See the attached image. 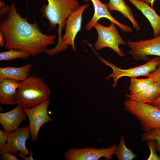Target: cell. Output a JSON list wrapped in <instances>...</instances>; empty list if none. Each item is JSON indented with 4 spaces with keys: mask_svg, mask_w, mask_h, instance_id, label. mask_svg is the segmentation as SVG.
Instances as JSON below:
<instances>
[{
    "mask_svg": "<svg viewBox=\"0 0 160 160\" xmlns=\"http://www.w3.org/2000/svg\"><path fill=\"white\" fill-rule=\"evenodd\" d=\"M148 139L155 140L156 151L160 155V128L152 129L144 133L142 136V141Z\"/></svg>",
    "mask_w": 160,
    "mask_h": 160,
    "instance_id": "22",
    "label": "cell"
},
{
    "mask_svg": "<svg viewBox=\"0 0 160 160\" xmlns=\"http://www.w3.org/2000/svg\"><path fill=\"white\" fill-rule=\"evenodd\" d=\"M116 155L119 160H132L137 156L133 152L132 149L126 147L123 135L121 136Z\"/></svg>",
    "mask_w": 160,
    "mask_h": 160,
    "instance_id": "20",
    "label": "cell"
},
{
    "mask_svg": "<svg viewBox=\"0 0 160 160\" xmlns=\"http://www.w3.org/2000/svg\"><path fill=\"white\" fill-rule=\"evenodd\" d=\"M49 99L44 101L38 105L28 109L23 108L29 120V127L31 140L36 141L41 127L47 122L53 121L47 113V109L50 102Z\"/></svg>",
    "mask_w": 160,
    "mask_h": 160,
    "instance_id": "9",
    "label": "cell"
},
{
    "mask_svg": "<svg viewBox=\"0 0 160 160\" xmlns=\"http://www.w3.org/2000/svg\"><path fill=\"white\" fill-rule=\"evenodd\" d=\"M51 93L50 89L41 78L31 75L19 81L17 104L23 108H33L49 99Z\"/></svg>",
    "mask_w": 160,
    "mask_h": 160,
    "instance_id": "2",
    "label": "cell"
},
{
    "mask_svg": "<svg viewBox=\"0 0 160 160\" xmlns=\"http://www.w3.org/2000/svg\"><path fill=\"white\" fill-rule=\"evenodd\" d=\"M109 11H118L132 23L133 27L139 31L140 27L136 20L131 8L128 6L124 0H109L108 4Z\"/></svg>",
    "mask_w": 160,
    "mask_h": 160,
    "instance_id": "18",
    "label": "cell"
},
{
    "mask_svg": "<svg viewBox=\"0 0 160 160\" xmlns=\"http://www.w3.org/2000/svg\"><path fill=\"white\" fill-rule=\"evenodd\" d=\"M147 77L153 78L155 82L160 86V64L155 70L150 73Z\"/></svg>",
    "mask_w": 160,
    "mask_h": 160,
    "instance_id": "24",
    "label": "cell"
},
{
    "mask_svg": "<svg viewBox=\"0 0 160 160\" xmlns=\"http://www.w3.org/2000/svg\"><path fill=\"white\" fill-rule=\"evenodd\" d=\"M47 4L43 5L40 9L43 17L49 22L51 29L55 28L57 25L58 41L59 43L62 37V31L69 15L80 6L76 0H47Z\"/></svg>",
    "mask_w": 160,
    "mask_h": 160,
    "instance_id": "3",
    "label": "cell"
},
{
    "mask_svg": "<svg viewBox=\"0 0 160 160\" xmlns=\"http://www.w3.org/2000/svg\"><path fill=\"white\" fill-rule=\"evenodd\" d=\"M98 34V39L94 44L95 49L100 50L105 47L109 48L119 56L123 57L124 53L119 48L120 45L126 43L119 34L115 24L111 22L108 26H105L97 22L93 26Z\"/></svg>",
    "mask_w": 160,
    "mask_h": 160,
    "instance_id": "7",
    "label": "cell"
},
{
    "mask_svg": "<svg viewBox=\"0 0 160 160\" xmlns=\"http://www.w3.org/2000/svg\"><path fill=\"white\" fill-rule=\"evenodd\" d=\"M116 145L107 148L97 149L94 148H70L65 153L64 156L66 160H98L102 157L111 159L116 154Z\"/></svg>",
    "mask_w": 160,
    "mask_h": 160,
    "instance_id": "10",
    "label": "cell"
},
{
    "mask_svg": "<svg viewBox=\"0 0 160 160\" xmlns=\"http://www.w3.org/2000/svg\"><path fill=\"white\" fill-rule=\"evenodd\" d=\"M125 109L139 121L143 131L160 128V109L148 103H139L125 99Z\"/></svg>",
    "mask_w": 160,
    "mask_h": 160,
    "instance_id": "4",
    "label": "cell"
},
{
    "mask_svg": "<svg viewBox=\"0 0 160 160\" xmlns=\"http://www.w3.org/2000/svg\"><path fill=\"white\" fill-rule=\"evenodd\" d=\"M9 134L4 130L0 129V149H1L7 142Z\"/></svg>",
    "mask_w": 160,
    "mask_h": 160,
    "instance_id": "25",
    "label": "cell"
},
{
    "mask_svg": "<svg viewBox=\"0 0 160 160\" xmlns=\"http://www.w3.org/2000/svg\"><path fill=\"white\" fill-rule=\"evenodd\" d=\"M31 55L26 52L11 49L8 51L0 52V60L11 61L18 58L25 59L29 58Z\"/></svg>",
    "mask_w": 160,
    "mask_h": 160,
    "instance_id": "21",
    "label": "cell"
},
{
    "mask_svg": "<svg viewBox=\"0 0 160 160\" xmlns=\"http://www.w3.org/2000/svg\"><path fill=\"white\" fill-rule=\"evenodd\" d=\"M125 95L131 100L150 104L154 103L160 97V86L155 82L150 87L140 92Z\"/></svg>",
    "mask_w": 160,
    "mask_h": 160,
    "instance_id": "16",
    "label": "cell"
},
{
    "mask_svg": "<svg viewBox=\"0 0 160 160\" xmlns=\"http://www.w3.org/2000/svg\"><path fill=\"white\" fill-rule=\"evenodd\" d=\"M127 45L131 49L128 53L137 61L149 60V55L160 57V35L154 38L132 41L129 40Z\"/></svg>",
    "mask_w": 160,
    "mask_h": 160,
    "instance_id": "8",
    "label": "cell"
},
{
    "mask_svg": "<svg viewBox=\"0 0 160 160\" xmlns=\"http://www.w3.org/2000/svg\"><path fill=\"white\" fill-rule=\"evenodd\" d=\"M33 153V152L31 151L30 153V156L28 157L25 156V155H24L21 152H19L17 153V156L21 157L24 160H33V159L32 157Z\"/></svg>",
    "mask_w": 160,
    "mask_h": 160,
    "instance_id": "27",
    "label": "cell"
},
{
    "mask_svg": "<svg viewBox=\"0 0 160 160\" xmlns=\"http://www.w3.org/2000/svg\"><path fill=\"white\" fill-rule=\"evenodd\" d=\"M128 0L140 11L148 20L153 29L154 37L160 35V16L153 7L141 0Z\"/></svg>",
    "mask_w": 160,
    "mask_h": 160,
    "instance_id": "15",
    "label": "cell"
},
{
    "mask_svg": "<svg viewBox=\"0 0 160 160\" xmlns=\"http://www.w3.org/2000/svg\"><path fill=\"white\" fill-rule=\"evenodd\" d=\"M26 117V114L23 108L17 105L10 111L0 113V123L4 130L9 134L17 129Z\"/></svg>",
    "mask_w": 160,
    "mask_h": 160,
    "instance_id": "13",
    "label": "cell"
},
{
    "mask_svg": "<svg viewBox=\"0 0 160 160\" xmlns=\"http://www.w3.org/2000/svg\"><path fill=\"white\" fill-rule=\"evenodd\" d=\"M88 2L91 1L93 5L95 12L93 17L86 25V30L89 31L93 28V25L100 18H105L117 25L123 32L130 33L132 32V29L128 25H124L117 21L111 15L109 11L108 4L102 3L100 0H81Z\"/></svg>",
    "mask_w": 160,
    "mask_h": 160,
    "instance_id": "12",
    "label": "cell"
},
{
    "mask_svg": "<svg viewBox=\"0 0 160 160\" xmlns=\"http://www.w3.org/2000/svg\"><path fill=\"white\" fill-rule=\"evenodd\" d=\"M98 57L100 61L105 65L110 66L113 69V72L105 78V80L112 77L114 83L112 86L115 87L117 85L118 80L122 77L136 78L141 76H147L151 72L155 70L160 64V57L157 56L149 60L145 64L128 69H122L116 66L108 60L100 57Z\"/></svg>",
    "mask_w": 160,
    "mask_h": 160,
    "instance_id": "6",
    "label": "cell"
},
{
    "mask_svg": "<svg viewBox=\"0 0 160 160\" xmlns=\"http://www.w3.org/2000/svg\"><path fill=\"white\" fill-rule=\"evenodd\" d=\"M19 81L14 80L0 79V103L2 104H17Z\"/></svg>",
    "mask_w": 160,
    "mask_h": 160,
    "instance_id": "14",
    "label": "cell"
},
{
    "mask_svg": "<svg viewBox=\"0 0 160 160\" xmlns=\"http://www.w3.org/2000/svg\"><path fill=\"white\" fill-rule=\"evenodd\" d=\"M145 141L150 151V155L147 160H160V157L156 153L155 140L152 139H148Z\"/></svg>",
    "mask_w": 160,
    "mask_h": 160,
    "instance_id": "23",
    "label": "cell"
},
{
    "mask_svg": "<svg viewBox=\"0 0 160 160\" xmlns=\"http://www.w3.org/2000/svg\"><path fill=\"white\" fill-rule=\"evenodd\" d=\"M32 65L28 63L19 67H0V79H8L20 81L29 76Z\"/></svg>",
    "mask_w": 160,
    "mask_h": 160,
    "instance_id": "17",
    "label": "cell"
},
{
    "mask_svg": "<svg viewBox=\"0 0 160 160\" xmlns=\"http://www.w3.org/2000/svg\"><path fill=\"white\" fill-rule=\"evenodd\" d=\"M89 6L88 4H83L69 15L65 22V33L62 36L60 42L57 44L53 48L46 50L45 53L52 56L65 50L69 45H71L73 51L76 50L74 40L81 29L83 13Z\"/></svg>",
    "mask_w": 160,
    "mask_h": 160,
    "instance_id": "5",
    "label": "cell"
},
{
    "mask_svg": "<svg viewBox=\"0 0 160 160\" xmlns=\"http://www.w3.org/2000/svg\"><path fill=\"white\" fill-rule=\"evenodd\" d=\"M28 126L18 128L14 131L9 134L7 142L0 149V155L4 152L17 154L19 152L24 155L30 153L25 146V142L30 137Z\"/></svg>",
    "mask_w": 160,
    "mask_h": 160,
    "instance_id": "11",
    "label": "cell"
},
{
    "mask_svg": "<svg viewBox=\"0 0 160 160\" xmlns=\"http://www.w3.org/2000/svg\"><path fill=\"white\" fill-rule=\"evenodd\" d=\"M159 100H160V97L156 101Z\"/></svg>",
    "mask_w": 160,
    "mask_h": 160,
    "instance_id": "32",
    "label": "cell"
},
{
    "mask_svg": "<svg viewBox=\"0 0 160 160\" xmlns=\"http://www.w3.org/2000/svg\"><path fill=\"white\" fill-rule=\"evenodd\" d=\"M0 160H18V159L13 153L4 152L1 155Z\"/></svg>",
    "mask_w": 160,
    "mask_h": 160,
    "instance_id": "26",
    "label": "cell"
},
{
    "mask_svg": "<svg viewBox=\"0 0 160 160\" xmlns=\"http://www.w3.org/2000/svg\"><path fill=\"white\" fill-rule=\"evenodd\" d=\"M142 1L145 2L148 4H150L151 6L153 7V4L155 0H141Z\"/></svg>",
    "mask_w": 160,
    "mask_h": 160,
    "instance_id": "29",
    "label": "cell"
},
{
    "mask_svg": "<svg viewBox=\"0 0 160 160\" xmlns=\"http://www.w3.org/2000/svg\"><path fill=\"white\" fill-rule=\"evenodd\" d=\"M150 104L157 107L160 109V100L156 101L153 103H150Z\"/></svg>",
    "mask_w": 160,
    "mask_h": 160,
    "instance_id": "30",
    "label": "cell"
},
{
    "mask_svg": "<svg viewBox=\"0 0 160 160\" xmlns=\"http://www.w3.org/2000/svg\"><path fill=\"white\" fill-rule=\"evenodd\" d=\"M155 82L153 79L150 77L141 79L131 78L129 88L130 94H134L140 92L150 87Z\"/></svg>",
    "mask_w": 160,
    "mask_h": 160,
    "instance_id": "19",
    "label": "cell"
},
{
    "mask_svg": "<svg viewBox=\"0 0 160 160\" xmlns=\"http://www.w3.org/2000/svg\"><path fill=\"white\" fill-rule=\"evenodd\" d=\"M6 7L5 4L2 1H0V8L5 7Z\"/></svg>",
    "mask_w": 160,
    "mask_h": 160,
    "instance_id": "31",
    "label": "cell"
},
{
    "mask_svg": "<svg viewBox=\"0 0 160 160\" xmlns=\"http://www.w3.org/2000/svg\"><path fill=\"white\" fill-rule=\"evenodd\" d=\"M4 36L2 32L0 30V47H3L5 46L6 44Z\"/></svg>",
    "mask_w": 160,
    "mask_h": 160,
    "instance_id": "28",
    "label": "cell"
},
{
    "mask_svg": "<svg viewBox=\"0 0 160 160\" xmlns=\"http://www.w3.org/2000/svg\"><path fill=\"white\" fill-rule=\"evenodd\" d=\"M0 29L3 33L5 48L25 52L36 56L45 52L49 45L54 44L55 35L43 33L35 21L28 22L18 13L12 2L0 10Z\"/></svg>",
    "mask_w": 160,
    "mask_h": 160,
    "instance_id": "1",
    "label": "cell"
}]
</instances>
